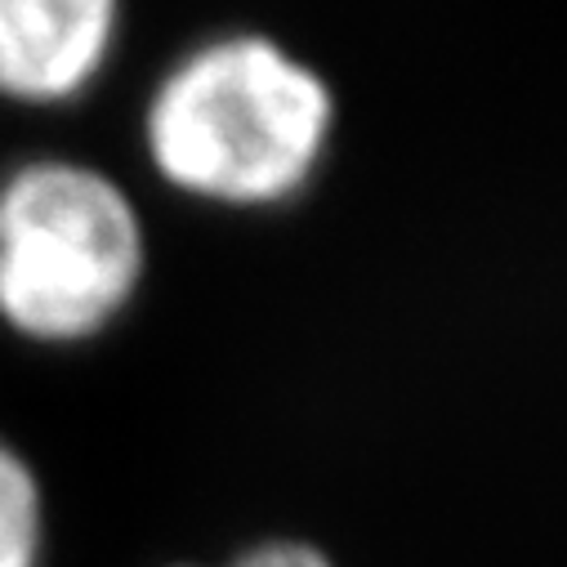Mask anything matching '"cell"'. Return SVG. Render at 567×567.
Segmentation results:
<instances>
[{
    "instance_id": "277c9868",
    "label": "cell",
    "mask_w": 567,
    "mask_h": 567,
    "mask_svg": "<svg viewBox=\"0 0 567 567\" xmlns=\"http://www.w3.org/2000/svg\"><path fill=\"white\" fill-rule=\"evenodd\" d=\"M45 558V496L37 470L0 439V567H41Z\"/></svg>"
},
{
    "instance_id": "7a4b0ae2",
    "label": "cell",
    "mask_w": 567,
    "mask_h": 567,
    "mask_svg": "<svg viewBox=\"0 0 567 567\" xmlns=\"http://www.w3.org/2000/svg\"><path fill=\"white\" fill-rule=\"evenodd\" d=\"M148 237L99 166L32 157L0 179V322L37 344L103 336L138 296Z\"/></svg>"
},
{
    "instance_id": "3957f363",
    "label": "cell",
    "mask_w": 567,
    "mask_h": 567,
    "mask_svg": "<svg viewBox=\"0 0 567 567\" xmlns=\"http://www.w3.org/2000/svg\"><path fill=\"white\" fill-rule=\"evenodd\" d=\"M121 0H0V99L63 107L112 63Z\"/></svg>"
},
{
    "instance_id": "6da1fadb",
    "label": "cell",
    "mask_w": 567,
    "mask_h": 567,
    "mask_svg": "<svg viewBox=\"0 0 567 567\" xmlns=\"http://www.w3.org/2000/svg\"><path fill=\"white\" fill-rule=\"evenodd\" d=\"M331 134L336 94L322 72L259 32L193 45L144 107V153L162 184L228 210L300 197L327 162Z\"/></svg>"
},
{
    "instance_id": "5b68a950",
    "label": "cell",
    "mask_w": 567,
    "mask_h": 567,
    "mask_svg": "<svg viewBox=\"0 0 567 567\" xmlns=\"http://www.w3.org/2000/svg\"><path fill=\"white\" fill-rule=\"evenodd\" d=\"M233 567H336V563L309 540H264L246 549Z\"/></svg>"
}]
</instances>
